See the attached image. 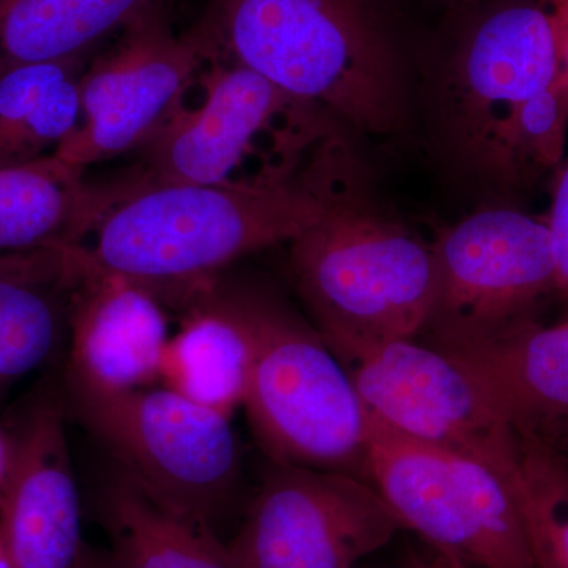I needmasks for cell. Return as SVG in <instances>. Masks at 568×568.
Segmentation results:
<instances>
[{
	"label": "cell",
	"mask_w": 568,
	"mask_h": 568,
	"mask_svg": "<svg viewBox=\"0 0 568 568\" xmlns=\"http://www.w3.org/2000/svg\"><path fill=\"white\" fill-rule=\"evenodd\" d=\"M80 568H115L112 560L99 558V556L91 555V552L84 551L82 556Z\"/></svg>",
	"instance_id": "27"
},
{
	"label": "cell",
	"mask_w": 568,
	"mask_h": 568,
	"mask_svg": "<svg viewBox=\"0 0 568 568\" xmlns=\"http://www.w3.org/2000/svg\"><path fill=\"white\" fill-rule=\"evenodd\" d=\"M67 409L52 396L26 407L9 433L0 489V537L14 568H80L81 504L67 437Z\"/></svg>",
	"instance_id": "13"
},
{
	"label": "cell",
	"mask_w": 568,
	"mask_h": 568,
	"mask_svg": "<svg viewBox=\"0 0 568 568\" xmlns=\"http://www.w3.org/2000/svg\"><path fill=\"white\" fill-rule=\"evenodd\" d=\"M402 528L372 481L274 463L227 551L234 568H354Z\"/></svg>",
	"instance_id": "10"
},
{
	"label": "cell",
	"mask_w": 568,
	"mask_h": 568,
	"mask_svg": "<svg viewBox=\"0 0 568 568\" xmlns=\"http://www.w3.org/2000/svg\"><path fill=\"white\" fill-rule=\"evenodd\" d=\"M52 153L0 168V254L54 242L80 244L111 203L110 186H89Z\"/></svg>",
	"instance_id": "17"
},
{
	"label": "cell",
	"mask_w": 568,
	"mask_h": 568,
	"mask_svg": "<svg viewBox=\"0 0 568 568\" xmlns=\"http://www.w3.org/2000/svg\"><path fill=\"white\" fill-rule=\"evenodd\" d=\"M547 9L556 37H558L560 52V69L568 84V0H540Z\"/></svg>",
	"instance_id": "25"
},
{
	"label": "cell",
	"mask_w": 568,
	"mask_h": 568,
	"mask_svg": "<svg viewBox=\"0 0 568 568\" xmlns=\"http://www.w3.org/2000/svg\"><path fill=\"white\" fill-rule=\"evenodd\" d=\"M69 407L123 476L175 517L209 528L237 484L241 447L231 418L170 388L69 394Z\"/></svg>",
	"instance_id": "6"
},
{
	"label": "cell",
	"mask_w": 568,
	"mask_h": 568,
	"mask_svg": "<svg viewBox=\"0 0 568 568\" xmlns=\"http://www.w3.org/2000/svg\"><path fill=\"white\" fill-rule=\"evenodd\" d=\"M181 312L182 323L164 349L160 383L231 418L244 406L248 387V336L230 313L207 298H190Z\"/></svg>",
	"instance_id": "18"
},
{
	"label": "cell",
	"mask_w": 568,
	"mask_h": 568,
	"mask_svg": "<svg viewBox=\"0 0 568 568\" xmlns=\"http://www.w3.org/2000/svg\"><path fill=\"white\" fill-rule=\"evenodd\" d=\"M547 220L555 237L556 256H558L556 294L560 295L568 308V163L560 171L556 182Z\"/></svg>",
	"instance_id": "24"
},
{
	"label": "cell",
	"mask_w": 568,
	"mask_h": 568,
	"mask_svg": "<svg viewBox=\"0 0 568 568\" xmlns=\"http://www.w3.org/2000/svg\"><path fill=\"white\" fill-rule=\"evenodd\" d=\"M0 568H14L9 552H7L6 545H3L2 537H0Z\"/></svg>",
	"instance_id": "28"
},
{
	"label": "cell",
	"mask_w": 568,
	"mask_h": 568,
	"mask_svg": "<svg viewBox=\"0 0 568 568\" xmlns=\"http://www.w3.org/2000/svg\"><path fill=\"white\" fill-rule=\"evenodd\" d=\"M555 26L540 0H499L467 28L444 88L450 144L474 170L519 104L559 77Z\"/></svg>",
	"instance_id": "12"
},
{
	"label": "cell",
	"mask_w": 568,
	"mask_h": 568,
	"mask_svg": "<svg viewBox=\"0 0 568 568\" xmlns=\"http://www.w3.org/2000/svg\"><path fill=\"white\" fill-rule=\"evenodd\" d=\"M452 567H454V568H463L462 564H459V566H458V564H455V562H452Z\"/></svg>",
	"instance_id": "29"
},
{
	"label": "cell",
	"mask_w": 568,
	"mask_h": 568,
	"mask_svg": "<svg viewBox=\"0 0 568 568\" xmlns=\"http://www.w3.org/2000/svg\"><path fill=\"white\" fill-rule=\"evenodd\" d=\"M203 100L182 99L148 140L126 190L168 183L280 185L297 181L346 148L343 123L256 71L207 58L197 74Z\"/></svg>",
	"instance_id": "4"
},
{
	"label": "cell",
	"mask_w": 568,
	"mask_h": 568,
	"mask_svg": "<svg viewBox=\"0 0 568 568\" xmlns=\"http://www.w3.org/2000/svg\"><path fill=\"white\" fill-rule=\"evenodd\" d=\"M81 252L54 242L0 254V398L69 338L71 295L85 268Z\"/></svg>",
	"instance_id": "16"
},
{
	"label": "cell",
	"mask_w": 568,
	"mask_h": 568,
	"mask_svg": "<svg viewBox=\"0 0 568 568\" xmlns=\"http://www.w3.org/2000/svg\"><path fill=\"white\" fill-rule=\"evenodd\" d=\"M84 54L33 63L0 78V168L36 162L81 122Z\"/></svg>",
	"instance_id": "20"
},
{
	"label": "cell",
	"mask_w": 568,
	"mask_h": 568,
	"mask_svg": "<svg viewBox=\"0 0 568 568\" xmlns=\"http://www.w3.org/2000/svg\"><path fill=\"white\" fill-rule=\"evenodd\" d=\"M170 336L166 310L151 291L88 257L71 295L69 394L115 395L155 386Z\"/></svg>",
	"instance_id": "14"
},
{
	"label": "cell",
	"mask_w": 568,
	"mask_h": 568,
	"mask_svg": "<svg viewBox=\"0 0 568 568\" xmlns=\"http://www.w3.org/2000/svg\"><path fill=\"white\" fill-rule=\"evenodd\" d=\"M568 130V84L562 71L508 115L480 173L507 186L532 185L562 162Z\"/></svg>",
	"instance_id": "22"
},
{
	"label": "cell",
	"mask_w": 568,
	"mask_h": 568,
	"mask_svg": "<svg viewBox=\"0 0 568 568\" xmlns=\"http://www.w3.org/2000/svg\"><path fill=\"white\" fill-rule=\"evenodd\" d=\"M298 294L325 343L418 338L436 294L433 245L346 197L290 242Z\"/></svg>",
	"instance_id": "5"
},
{
	"label": "cell",
	"mask_w": 568,
	"mask_h": 568,
	"mask_svg": "<svg viewBox=\"0 0 568 568\" xmlns=\"http://www.w3.org/2000/svg\"><path fill=\"white\" fill-rule=\"evenodd\" d=\"M171 0H2L0 78L33 63L85 54L108 33Z\"/></svg>",
	"instance_id": "19"
},
{
	"label": "cell",
	"mask_w": 568,
	"mask_h": 568,
	"mask_svg": "<svg viewBox=\"0 0 568 568\" xmlns=\"http://www.w3.org/2000/svg\"><path fill=\"white\" fill-rule=\"evenodd\" d=\"M193 31L207 58L241 63L343 125L405 129V59L376 0H209Z\"/></svg>",
	"instance_id": "2"
},
{
	"label": "cell",
	"mask_w": 568,
	"mask_h": 568,
	"mask_svg": "<svg viewBox=\"0 0 568 568\" xmlns=\"http://www.w3.org/2000/svg\"><path fill=\"white\" fill-rule=\"evenodd\" d=\"M193 297L222 306L248 336L252 366L244 407L268 458L369 481L372 417L315 325L274 295L223 275L185 302Z\"/></svg>",
	"instance_id": "3"
},
{
	"label": "cell",
	"mask_w": 568,
	"mask_h": 568,
	"mask_svg": "<svg viewBox=\"0 0 568 568\" xmlns=\"http://www.w3.org/2000/svg\"><path fill=\"white\" fill-rule=\"evenodd\" d=\"M541 568H568V454L517 433L511 487Z\"/></svg>",
	"instance_id": "23"
},
{
	"label": "cell",
	"mask_w": 568,
	"mask_h": 568,
	"mask_svg": "<svg viewBox=\"0 0 568 568\" xmlns=\"http://www.w3.org/2000/svg\"><path fill=\"white\" fill-rule=\"evenodd\" d=\"M351 149L280 185L168 183L122 190L80 242L89 261L179 305L235 261L290 244L358 194Z\"/></svg>",
	"instance_id": "1"
},
{
	"label": "cell",
	"mask_w": 568,
	"mask_h": 568,
	"mask_svg": "<svg viewBox=\"0 0 568 568\" xmlns=\"http://www.w3.org/2000/svg\"><path fill=\"white\" fill-rule=\"evenodd\" d=\"M368 467L369 481L403 528L416 530L450 562L541 568L514 493L488 466L399 435L372 417Z\"/></svg>",
	"instance_id": "7"
},
{
	"label": "cell",
	"mask_w": 568,
	"mask_h": 568,
	"mask_svg": "<svg viewBox=\"0 0 568 568\" xmlns=\"http://www.w3.org/2000/svg\"><path fill=\"white\" fill-rule=\"evenodd\" d=\"M0 2H2V0H0Z\"/></svg>",
	"instance_id": "30"
},
{
	"label": "cell",
	"mask_w": 568,
	"mask_h": 568,
	"mask_svg": "<svg viewBox=\"0 0 568 568\" xmlns=\"http://www.w3.org/2000/svg\"><path fill=\"white\" fill-rule=\"evenodd\" d=\"M327 346L375 420L426 446L476 459L511 487L517 433L457 357L417 338H343Z\"/></svg>",
	"instance_id": "8"
},
{
	"label": "cell",
	"mask_w": 568,
	"mask_h": 568,
	"mask_svg": "<svg viewBox=\"0 0 568 568\" xmlns=\"http://www.w3.org/2000/svg\"><path fill=\"white\" fill-rule=\"evenodd\" d=\"M166 7L144 11L81 78V122L52 152L84 173L93 163L140 148L203 70V41L178 36Z\"/></svg>",
	"instance_id": "11"
},
{
	"label": "cell",
	"mask_w": 568,
	"mask_h": 568,
	"mask_svg": "<svg viewBox=\"0 0 568 568\" xmlns=\"http://www.w3.org/2000/svg\"><path fill=\"white\" fill-rule=\"evenodd\" d=\"M115 568H234L205 526L163 510L130 478H115L103 503Z\"/></svg>",
	"instance_id": "21"
},
{
	"label": "cell",
	"mask_w": 568,
	"mask_h": 568,
	"mask_svg": "<svg viewBox=\"0 0 568 568\" xmlns=\"http://www.w3.org/2000/svg\"><path fill=\"white\" fill-rule=\"evenodd\" d=\"M10 440L9 433L0 426V489L6 480L7 469H9Z\"/></svg>",
	"instance_id": "26"
},
{
	"label": "cell",
	"mask_w": 568,
	"mask_h": 568,
	"mask_svg": "<svg viewBox=\"0 0 568 568\" xmlns=\"http://www.w3.org/2000/svg\"><path fill=\"white\" fill-rule=\"evenodd\" d=\"M436 294L420 336L462 345L532 317L556 293L558 256L547 219L510 207L473 213L433 244Z\"/></svg>",
	"instance_id": "9"
},
{
	"label": "cell",
	"mask_w": 568,
	"mask_h": 568,
	"mask_svg": "<svg viewBox=\"0 0 568 568\" xmlns=\"http://www.w3.org/2000/svg\"><path fill=\"white\" fill-rule=\"evenodd\" d=\"M437 349L457 357L478 377L518 435L568 454V317L555 325L529 317Z\"/></svg>",
	"instance_id": "15"
}]
</instances>
